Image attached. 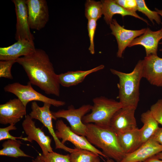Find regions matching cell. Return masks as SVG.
Returning a JSON list of instances; mask_svg holds the SVG:
<instances>
[{
    "instance_id": "obj_3",
    "label": "cell",
    "mask_w": 162,
    "mask_h": 162,
    "mask_svg": "<svg viewBox=\"0 0 162 162\" xmlns=\"http://www.w3.org/2000/svg\"><path fill=\"white\" fill-rule=\"evenodd\" d=\"M142 60H140L133 70L125 73L113 69L110 71L119 79L117 84L118 98L123 107H132L136 109L140 100V86L143 77Z\"/></svg>"
},
{
    "instance_id": "obj_13",
    "label": "cell",
    "mask_w": 162,
    "mask_h": 162,
    "mask_svg": "<svg viewBox=\"0 0 162 162\" xmlns=\"http://www.w3.org/2000/svg\"><path fill=\"white\" fill-rule=\"evenodd\" d=\"M26 107L18 98L0 104V123L15 124L26 115Z\"/></svg>"
},
{
    "instance_id": "obj_31",
    "label": "cell",
    "mask_w": 162,
    "mask_h": 162,
    "mask_svg": "<svg viewBox=\"0 0 162 162\" xmlns=\"http://www.w3.org/2000/svg\"><path fill=\"white\" fill-rule=\"evenodd\" d=\"M150 110L158 124L162 126V99L151 106Z\"/></svg>"
},
{
    "instance_id": "obj_34",
    "label": "cell",
    "mask_w": 162,
    "mask_h": 162,
    "mask_svg": "<svg viewBox=\"0 0 162 162\" xmlns=\"http://www.w3.org/2000/svg\"><path fill=\"white\" fill-rule=\"evenodd\" d=\"M143 162H162V160L158 159L153 156L147 159Z\"/></svg>"
},
{
    "instance_id": "obj_30",
    "label": "cell",
    "mask_w": 162,
    "mask_h": 162,
    "mask_svg": "<svg viewBox=\"0 0 162 162\" xmlns=\"http://www.w3.org/2000/svg\"><path fill=\"white\" fill-rule=\"evenodd\" d=\"M14 124H11L8 126L0 128V141L5 140H17V139H20L26 141V138L22 136L15 137L11 135L9 133V131L11 130H16L17 129Z\"/></svg>"
},
{
    "instance_id": "obj_14",
    "label": "cell",
    "mask_w": 162,
    "mask_h": 162,
    "mask_svg": "<svg viewBox=\"0 0 162 162\" xmlns=\"http://www.w3.org/2000/svg\"><path fill=\"white\" fill-rule=\"evenodd\" d=\"M136 109L132 107L122 108L113 115L110 127L117 133L124 132L137 128L134 115Z\"/></svg>"
},
{
    "instance_id": "obj_26",
    "label": "cell",
    "mask_w": 162,
    "mask_h": 162,
    "mask_svg": "<svg viewBox=\"0 0 162 162\" xmlns=\"http://www.w3.org/2000/svg\"><path fill=\"white\" fill-rule=\"evenodd\" d=\"M32 162H70L69 154L63 155L53 152L46 154L39 153Z\"/></svg>"
},
{
    "instance_id": "obj_11",
    "label": "cell",
    "mask_w": 162,
    "mask_h": 162,
    "mask_svg": "<svg viewBox=\"0 0 162 162\" xmlns=\"http://www.w3.org/2000/svg\"><path fill=\"white\" fill-rule=\"evenodd\" d=\"M16 16L15 38L34 42V38L30 30L26 0H13Z\"/></svg>"
},
{
    "instance_id": "obj_23",
    "label": "cell",
    "mask_w": 162,
    "mask_h": 162,
    "mask_svg": "<svg viewBox=\"0 0 162 162\" xmlns=\"http://www.w3.org/2000/svg\"><path fill=\"white\" fill-rule=\"evenodd\" d=\"M22 143L19 140H8L2 144V148L0 150L1 156L14 158L20 157L33 158L26 154L20 148Z\"/></svg>"
},
{
    "instance_id": "obj_17",
    "label": "cell",
    "mask_w": 162,
    "mask_h": 162,
    "mask_svg": "<svg viewBox=\"0 0 162 162\" xmlns=\"http://www.w3.org/2000/svg\"><path fill=\"white\" fill-rule=\"evenodd\" d=\"M35 49L34 42L19 39L10 46L0 48V60H16L32 53Z\"/></svg>"
},
{
    "instance_id": "obj_6",
    "label": "cell",
    "mask_w": 162,
    "mask_h": 162,
    "mask_svg": "<svg viewBox=\"0 0 162 162\" xmlns=\"http://www.w3.org/2000/svg\"><path fill=\"white\" fill-rule=\"evenodd\" d=\"M92 105L89 104L82 105L75 109L72 105L69 106L67 110H60L52 112L57 119L59 118L66 119L69 123L72 131L80 136H85L87 126L82 121V118L91 110Z\"/></svg>"
},
{
    "instance_id": "obj_7",
    "label": "cell",
    "mask_w": 162,
    "mask_h": 162,
    "mask_svg": "<svg viewBox=\"0 0 162 162\" xmlns=\"http://www.w3.org/2000/svg\"><path fill=\"white\" fill-rule=\"evenodd\" d=\"M51 105L44 103L42 106H40L36 101H33L31 104L32 110L29 115L33 119L39 120L48 130L50 134L52 137L55 144L56 149H61L71 153L76 150L74 149L67 147L62 144L56 135L53 129L52 120L56 119L54 117L50 110Z\"/></svg>"
},
{
    "instance_id": "obj_21",
    "label": "cell",
    "mask_w": 162,
    "mask_h": 162,
    "mask_svg": "<svg viewBox=\"0 0 162 162\" xmlns=\"http://www.w3.org/2000/svg\"><path fill=\"white\" fill-rule=\"evenodd\" d=\"M102 4L103 15L104 19L108 25L112 22L113 16L116 14L120 15L123 18L126 16H130L140 19L145 22L148 25V21L140 16L136 13H134L127 11L115 1V0H101Z\"/></svg>"
},
{
    "instance_id": "obj_33",
    "label": "cell",
    "mask_w": 162,
    "mask_h": 162,
    "mask_svg": "<svg viewBox=\"0 0 162 162\" xmlns=\"http://www.w3.org/2000/svg\"><path fill=\"white\" fill-rule=\"evenodd\" d=\"M152 137L159 144L162 145V128L159 127Z\"/></svg>"
},
{
    "instance_id": "obj_19",
    "label": "cell",
    "mask_w": 162,
    "mask_h": 162,
    "mask_svg": "<svg viewBox=\"0 0 162 162\" xmlns=\"http://www.w3.org/2000/svg\"><path fill=\"white\" fill-rule=\"evenodd\" d=\"M104 68V65L101 64L86 70L68 71L58 74V81L60 85L64 87H68L76 86L82 82L88 75Z\"/></svg>"
},
{
    "instance_id": "obj_35",
    "label": "cell",
    "mask_w": 162,
    "mask_h": 162,
    "mask_svg": "<svg viewBox=\"0 0 162 162\" xmlns=\"http://www.w3.org/2000/svg\"><path fill=\"white\" fill-rule=\"evenodd\" d=\"M154 156L158 159L162 160V152L157 154Z\"/></svg>"
},
{
    "instance_id": "obj_1",
    "label": "cell",
    "mask_w": 162,
    "mask_h": 162,
    "mask_svg": "<svg viewBox=\"0 0 162 162\" xmlns=\"http://www.w3.org/2000/svg\"><path fill=\"white\" fill-rule=\"evenodd\" d=\"M16 61L23 68L32 84L38 86L46 94L60 96L58 74L44 50L36 49L32 53Z\"/></svg>"
},
{
    "instance_id": "obj_4",
    "label": "cell",
    "mask_w": 162,
    "mask_h": 162,
    "mask_svg": "<svg viewBox=\"0 0 162 162\" xmlns=\"http://www.w3.org/2000/svg\"><path fill=\"white\" fill-rule=\"evenodd\" d=\"M91 112L82 118L85 124L93 123L101 126H110L112 118L114 114L122 107L119 101L104 96L95 97L92 100Z\"/></svg>"
},
{
    "instance_id": "obj_18",
    "label": "cell",
    "mask_w": 162,
    "mask_h": 162,
    "mask_svg": "<svg viewBox=\"0 0 162 162\" xmlns=\"http://www.w3.org/2000/svg\"><path fill=\"white\" fill-rule=\"evenodd\" d=\"M162 39V31L161 29L153 31L147 28H146L144 33L134 39L128 47L141 45L145 49L146 56L152 55H157L158 44Z\"/></svg>"
},
{
    "instance_id": "obj_8",
    "label": "cell",
    "mask_w": 162,
    "mask_h": 162,
    "mask_svg": "<svg viewBox=\"0 0 162 162\" xmlns=\"http://www.w3.org/2000/svg\"><path fill=\"white\" fill-rule=\"evenodd\" d=\"M56 135L61 142L64 144L67 141L73 144L76 148L92 152L106 159L108 158L103 153L92 145L85 136L79 135L71 130L61 119L58 120L56 124Z\"/></svg>"
},
{
    "instance_id": "obj_24",
    "label": "cell",
    "mask_w": 162,
    "mask_h": 162,
    "mask_svg": "<svg viewBox=\"0 0 162 162\" xmlns=\"http://www.w3.org/2000/svg\"><path fill=\"white\" fill-rule=\"evenodd\" d=\"M85 14L88 20L93 19L97 21L103 15L102 6L101 1L86 0L85 4Z\"/></svg>"
},
{
    "instance_id": "obj_10",
    "label": "cell",
    "mask_w": 162,
    "mask_h": 162,
    "mask_svg": "<svg viewBox=\"0 0 162 162\" xmlns=\"http://www.w3.org/2000/svg\"><path fill=\"white\" fill-rule=\"evenodd\" d=\"M33 119L29 114L27 115L22 123V128L27 136L26 141H36L40 146L43 154L53 152L51 145V139L36 126Z\"/></svg>"
},
{
    "instance_id": "obj_36",
    "label": "cell",
    "mask_w": 162,
    "mask_h": 162,
    "mask_svg": "<svg viewBox=\"0 0 162 162\" xmlns=\"http://www.w3.org/2000/svg\"><path fill=\"white\" fill-rule=\"evenodd\" d=\"M155 11L158 13V14L162 17V10H159L157 8H155ZM161 24L162 28H161V29L162 31V23H161Z\"/></svg>"
},
{
    "instance_id": "obj_32",
    "label": "cell",
    "mask_w": 162,
    "mask_h": 162,
    "mask_svg": "<svg viewBox=\"0 0 162 162\" xmlns=\"http://www.w3.org/2000/svg\"><path fill=\"white\" fill-rule=\"evenodd\" d=\"M116 2L127 11L136 13L137 10L136 0H115Z\"/></svg>"
},
{
    "instance_id": "obj_5",
    "label": "cell",
    "mask_w": 162,
    "mask_h": 162,
    "mask_svg": "<svg viewBox=\"0 0 162 162\" xmlns=\"http://www.w3.org/2000/svg\"><path fill=\"white\" fill-rule=\"evenodd\" d=\"M4 89L5 92L12 93L16 96L26 107L31 101L48 103L57 107L64 106L66 104L64 101L49 98L36 91L29 81L26 85L17 82L9 84L4 87Z\"/></svg>"
},
{
    "instance_id": "obj_28",
    "label": "cell",
    "mask_w": 162,
    "mask_h": 162,
    "mask_svg": "<svg viewBox=\"0 0 162 162\" xmlns=\"http://www.w3.org/2000/svg\"><path fill=\"white\" fill-rule=\"evenodd\" d=\"M16 62V60H14L0 61V77L13 79L11 69L13 65Z\"/></svg>"
},
{
    "instance_id": "obj_25",
    "label": "cell",
    "mask_w": 162,
    "mask_h": 162,
    "mask_svg": "<svg viewBox=\"0 0 162 162\" xmlns=\"http://www.w3.org/2000/svg\"><path fill=\"white\" fill-rule=\"evenodd\" d=\"M69 156L70 162H94L99 155L87 150L76 148Z\"/></svg>"
},
{
    "instance_id": "obj_38",
    "label": "cell",
    "mask_w": 162,
    "mask_h": 162,
    "mask_svg": "<svg viewBox=\"0 0 162 162\" xmlns=\"http://www.w3.org/2000/svg\"><path fill=\"white\" fill-rule=\"evenodd\" d=\"M94 162H100L99 156L96 158Z\"/></svg>"
},
{
    "instance_id": "obj_12",
    "label": "cell",
    "mask_w": 162,
    "mask_h": 162,
    "mask_svg": "<svg viewBox=\"0 0 162 162\" xmlns=\"http://www.w3.org/2000/svg\"><path fill=\"white\" fill-rule=\"evenodd\" d=\"M111 34L115 37L118 45L117 57L122 58L125 49L136 38L143 34L146 28L139 30L127 29L120 25L116 19H113L109 25Z\"/></svg>"
},
{
    "instance_id": "obj_20",
    "label": "cell",
    "mask_w": 162,
    "mask_h": 162,
    "mask_svg": "<svg viewBox=\"0 0 162 162\" xmlns=\"http://www.w3.org/2000/svg\"><path fill=\"white\" fill-rule=\"evenodd\" d=\"M120 146L124 153H131L142 144L140 129L138 128L123 133H117Z\"/></svg>"
},
{
    "instance_id": "obj_29",
    "label": "cell",
    "mask_w": 162,
    "mask_h": 162,
    "mask_svg": "<svg viewBox=\"0 0 162 162\" xmlns=\"http://www.w3.org/2000/svg\"><path fill=\"white\" fill-rule=\"evenodd\" d=\"M97 21L93 19H89L88 21L87 29L90 43L88 50L92 54L95 53L94 37L97 26Z\"/></svg>"
},
{
    "instance_id": "obj_15",
    "label": "cell",
    "mask_w": 162,
    "mask_h": 162,
    "mask_svg": "<svg viewBox=\"0 0 162 162\" xmlns=\"http://www.w3.org/2000/svg\"><path fill=\"white\" fill-rule=\"evenodd\" d=\"M142 64L143 77L153 85L162 87V58L157 55L146 56Z\"/></svg>"
},
{
    "instance_id": "obj_22",
    "label": "cell",
    "mask_w": 162,
    "mask_h": 162,
    "mask_svg": "<svg viewBox=\"0 0 162 162\" xmlns=\"http://www.w3.org/2000/svg\"><path fill=\"white\" fill-rule=\"evenodd\" d=\"M141 120L143 126L140 129L142 143H143L153 136L159 128V124L152 115L150 110L142 114Z\"/></svg>"
},
{
    "instance_id": "obj_27",
    "label": "cell",
    "mask_w": 162,
    "mask_h": 162,
    "mask_svg": "<svg viewBox=\"0 0 162 162\" xmlns=\"http://www.w3.org/2000/svg\"><path fill=\"white\" fill-rule=\"evenodd\" d=\"M137 4V10L142 12L146 16L150 21L154 24V20L160 24L161 20L159 15L156 11H152L148 8L144 0H136Z\"/></svg>"
},
{
    "instance_id": "obj_39",
    "label": "cell",
    "mask_w": 162,
    "mask_h": 162,
    "mask_svg": "<svg viewBox=\"0 0 162 162\" xmlns=\"http://www.w3.org/2000/svg\"><path fill=\"white\" fill-rule=\"evenodd\" d=\"M159 44H162V42H160V43H159ZM160 51L162 52V49H160Z\"/></svg>"
},
{
    "instance_id": "obj_16",
    "label": "cell",
    "mask_w": 162,
    "mask_h": 162,
    "mask_svg": "<svg viewBox=\"0 0 162 162\" xmlns=\"http://www.w3.org/2000/svg\"><path fill=\"white\" fill-rule=\"evenodd\" d=\"M162 152V145L152 137L137 149L126 154L120 162H143Z\"/></svg>"
},
{
    "instance_id": "obj_37",
    "label": "cell",
    "mask_w": 162,
    "mask_h": 162,
    "mask_svg": "<svg viewBox=\"0 0 162 162\" xmlns=\"http://www.w3.org/2000/svg\"><path fill=\"white\" fill-rule=\"evenodd\" d=\"M107 159L106 161V162H117L113 160L110 158H108Z\"/></svg>"
},
{
    "instance_id": "obj_2",
    "label": "cell",
    "mask_w": 162,
    "mask_h": 162,
    "mask_svg": "<svg viewBox=\"0 0 162 162\" xmlns=\"http://www.w3.org/2000/svg\"><path fill=\"white\" fill-rule=\"evenodd\" d=\"M85 136L93 146L101 149L108 158L120 162L125 154L120 145L117 133L110 126L86 124Z\"/></svg>"
},
{
    "instance_id": "obj_40",
    "label": "cell",
    "mask_w": 162,
    "mask_h": 162,
    "mask_svg": "<svg viewBox=\"0 0 162 162\" xmlns=\"http://www.w3.org/2000/svg\"></svg>"
},
{
    "instance_id": "obj_9",
    "label": "cell",
    "mask_w": 162,
    "mask_h": 162,
    "mask_svg": "<svg viewBox=\"0 0 162 162\" xmlns=\"http://www.w3.org/2000/svg\"><path fill=\"white\" fill-rule=\"evenodd\" d=\"M30 29L40 30L49 20L48 7L45 0H26Z\"/></svg>"
}]
</instances>
